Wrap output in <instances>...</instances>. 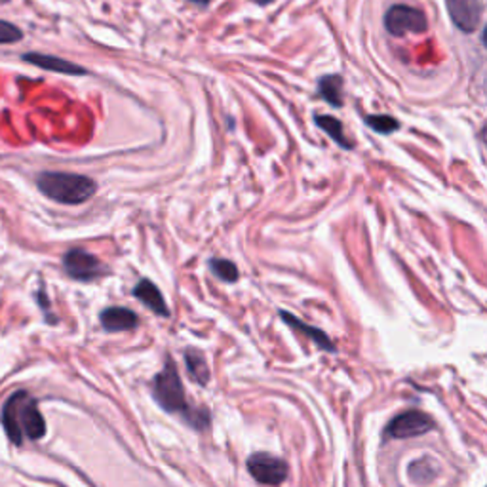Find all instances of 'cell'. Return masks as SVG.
<instances>
[{
    "instance_id": "18",
    "label": "cell",
    "mask_w": 487,
    "mask_h": 487,
    "mask_svg": "<svg viewBox=\"0 0 487 487\" xmlns=\"http://www.w3.org/2000/svg\"><path fill=\"white\" fill-rule=\"evenodd\" d=\"M23 38V30L13 23L0 20V44H13Z\"/></svg>"
},
{
    "instance_id": "20",
    "label": "cell",
    "mask_w": 487,
    "mask_h": 487,
    "mask_svg": "<svg viewBox=\"0 0 487 487\" xmlns=\"http://www.w3.org/2000/svg\"><path fill=\"white\" fill-rule=\"evenodd\" d=\"M189 3H194V4H201V6H208L211 0H189Z\"/></svg>"
},
{
    "instance_id": "9",
    "label": "cell",
    "mask_w": 487,
    "mask_h": 487,
    "mask_svg": "<svg viewBox=\"0 0 487 487\" xmlns=\"http://www.w3.org/2000/svg\"><path fill=\"white\" fill-rule=\"evenodd\" d=\"M101 326L105 331L109 333H118V331H130L133 328H137L140 324V320H137V314L130 309L124 307H109L105 309L99 314Z\"/></svg>"
},
{
    "instance_id": "14",
    "label": "cell",
    "mask_w": 487,
    "mask_h": 487,
    "mask_svg": "<svg viewBox=\"0 0 487 487\" xmlns=\"http://www.w3.org/2000/svg\"><path fill=\"white\" fill-rule=\"evenodd\" d=\"M314 122H316V126L320 130H324L341 149L350 150L355 147L353 141L346 140L345 130H343V122L339 118H335L331 115H314Z\"/></svg>"
},
{
    "instance_id": "17",
    "label": "cell",
    "mask_w": 487,
    "mask_h": 487,
    "mask_svg": "<svg viewBox=\"0 0 487 487\" xmlns=\"http://www.w3.org/2000/svg\"><path fill=\"white\" fill-rule=\"evenodd\" d=\"M209 270L216 274V277L223 282H236L238 280V269L233 261H228V259H209L208 261Z\"/></svg>"
},
{
    "instance_id": "5",
    "label": "cell",
    "mask_w": 487,
    "mask_h": 487,
    "mask_svg": "<svg viewBox=\"0 0 487 487\" xmlns=\"http://www.w3.org/2000/svg\"><path fill=\"white\" fill-rule=\"evenodd\" d=\"M248 472L253 476V480L263 485H282L289 476L286 461L270 453L252 455L248 459Z\"/></svg>"
},
{
    "instance_id": "1",
    "label": "cell",
    "mask_w": 487,
    "mask_h": 487,
    "mask_svg": "<svg viewBox=\"0 0 487 487\" xmlns=\"http://www.w3.org/2000/svg\"><path fill=\"white\" fill-rule=\"evenodd\" d=\"M152 398L157 404L172 415H179L194 431L209 429V411L206 407H192L187 400L185 389H183L177 365L172 356H166L164 368L157 373L150 383Z\"/></svg>"
},
{
    "instance_id": "10",
    "label": "cell",
    "mask_w": 487,
    "mask_h": 487,
    "mask_svg": "<svg viewBox=\"0 0 487 487\" xmlns=\"http://www.w3.org/2000/svg\"><path fill=\"white\" fill-rule=\"evenodd\" d=\"M133 295L135 299H140L147 309H150L155 314L162 316V318H167L170 316V309H167V304L160 294V289L152 284L150 280L143 278L137 282V286L133 287Z\"/></svg>"
},
{
    "instance_id": "13",
    "label": "cell",
    "mask_w": 487,
    "mask_h": 487,
    "mask_svg": "<svg viewBox=\"0 0 487 487\" xmlns=\"http://www.w3.org/2000/svg\"><path fill=\"white\" fill-rule=\"evenodd\" d=\"M318 96L335 109H341L345 105L343 99V79L339 74H326L318 81Z\"/></svg>"
},
{
    "instance_id": "16",
    "label": "cell",
    "mask_w": 487,
    "mask_h": 487,
    "mask_svg": "<svg viewBox=\"0 0 487 487\" xmlns=\"http://www.w3.org/2000/svg\"><path fill=\"white\" fill-rule=\"evenodd\" d=\"M363 122L380 135H390L400 128V122L390 115H368L363 118Z\"/></svg>"
},
{
    "instance_id": "15",
    "label": "cell",
    "mask_w": 487,
    "mask_h": 487,
    "mask_svg": "<svg viewBox=\"0 0 487 487\" xmlns=\"http://www.w3.org/2000/svg\"><path fill=\"white\" fill-rule=\"evenodd\" d=\"M185 363H187V372L194 383L202 385V387H206L209 383V368H208V362L201 350L187 348L185 350Z\"/></svg>"
},
{
    "instance_id": "11",
    "label": "cell",
    "mask_w": 487,
    "mask_h": 487,
    "mask_svg": "<svg viewBox=\"0 0 487 487\" xmlns=\"http://www.w3.org/2000/svg\"><path fill=\"white\" fill-rule=\"evenodd\" d=\"M23 61L30 65H37L46 71H54V73H64V74H86L88 71L81 65H74L67 59H61L56 56H46V54H25Z\"/></svg>"
},
{
    "instance_id": "12",
    "label": "cell",
    "mask_w": 487,
    "mask_h": 487,
    "mask_svg": "<svg viewBox=\"0 0 487 487\" xmlns=\"http://www.w3.org/2000/svg\"><path fill=\"white\" fill-rule=\"evenodd\" d=\"M280 318L284 320V322H286L287 326H292V328H295L297 331H301L303 335H307V337L312 339L320 348L328 350V353H335V350H337V348H335V345L331 343V339L328 337V333H324L320 328H312V326H309V324H304L301 318H297V316H294V314H289V312H286V311L280 312Z\"/></svg>"
},
{
    "instance_id": "8",
    "label": "cell",
    "mask_w": 487,
    "mask_h": 487,
    "mask_svg": "<svg viewBox=\"0 0 487 487\" xmlns=\"http://www.w3.org/2000/svg\"><path fill=\"white\" fill-rule=\"evenodd\" d=\"M446 8L453 25L465 35L474 33L482 21V0H446Z\"/></svg>"
},
{
    "instance_id": "6",
    "label": "cell",
    "mask_w": 487,
    "mask_h": 487,
    "mask_svg": "<svg viewBox=\"0 0 487 487\" xmlns=\"http://www.w3.org/2000/svg\"><path fill=\"white\" fill-rule=\"evenodd\" d=\"M434 429V421L431 415H426L424 411L419 409H409L406 414L396 415L389 426H387V436L396 440H406V438H417Z\"/></svg>"
},
{
    "instance_id": "19",
    "label": "cell",
    "mask_w": 487,
    "mask_h": 487,
    "mask_svg": "<svg viewBox=\"0 0 487 487\" xmlns=\"http://www.w3.org/2000/svg\"><path fill=\"white\" fill-rule=\"evenodd\" d=\"M253 3L259 4V6H269V4L274 3V0H253Z\"/></svg>"
},
{
    "instance_id": "2",
    "label": "cell",
    "mask_w": 487,
    "mask_h": 487,
    "mask_svg": "<svg viewBox=\"0 0 487 487\" xmlns=\"http://www.w3.org/2000/svg\"><path fill=\"white\" fill-rule=\"evenodd\" d=\"M4 429L13 444H21L23 434L30 440H38L46 434V423L37 407V402L27 392H15L3 414Z\"/></svg>"
},
{
    "instance_id": "7",
    "label": "cell",
    "mask_w": 487,
    "mask_h": 487,
    "mask_svg": "<svg viewBox=\"0 0 487 487\" xmlns=\"http://www.w3.org/2000/svg\"><path fill=\"white\" fill-rule=\"evenodd\" d=\"M64 269L71 278L81 282H91L107 272L105 265L96 255L84 250H71L64 257Z\"/></svg>"
},
{
    "instance_id": "4",
    "label": "cell",
    "mask_w": 487,
    "mask_h": 487,
    "mask_svg": "<svg viewBox=\"0 0 487 487\" xmlns=\"http://www.w3.org/2000/svg\"><path fill=\"white\" fill-rule=\"evenodd\" d=\"M385 29L392 37H406V35H423L429 30V20L423 10L407 6V4H394L385 13Z\"/></svg>"
},
{
    "instance_id": "3",
    "label": "cell",
    "mask_w": 487,
    "mask_h": 487,
    "mask_svg": "<svg viewBox=\"0 0 487 487\" xmlns=\"http://www.w3.org/2000/svg\"><path fill=\"white\" fill-rule=\"evenodd\" d=\"M37 185L40 192L44 196H48L50 201L69 206H76L90 201L98 191L94 179L65 172H44L38 175Z\"/></svg>"
}]
</instances>
